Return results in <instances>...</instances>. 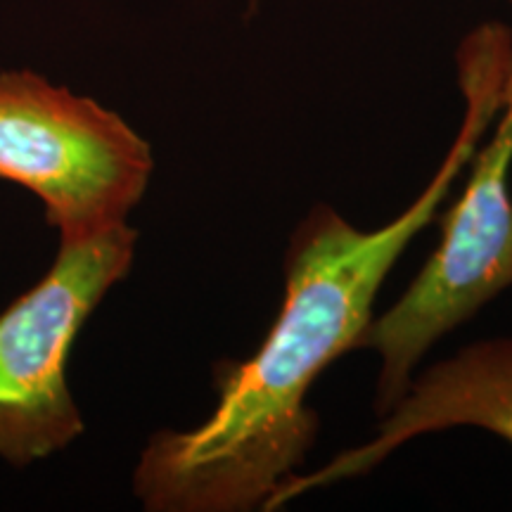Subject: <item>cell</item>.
Here are the masks:
<instances>
[{
    "mask_svg": "<svg viewBox=\"0 0 512 512\" xmlns=\"http://www.w3.org/2000/svg\"><path fill=\"white\" fill-rule=\"evenodd\" d=\"M460 197L441 216V240L408 290L373 316L356 351L380 361L377 418L389 411L439 339L512 287V64L505 102L472 157Z\"/></svg>",
    "mask_w": 512,
    "mask_h": 512,
    "instance_id": "obj_2",
    "label": "cell"
},
{
    "mask_svg": "<svg viewBox=\"0 0 512 512\" xmlns=\"http://www.w3.org/2000/svg\"><path fill=\"white\" fill-rule=\"evenodd\" d=\"M136 242L128 223L62 238L46 278L0 313V456L10 463L27 465L83 432L67 358L86 318L131 271Z\"/></svg>",
    "mask_w": 512,
    "mask_h": 512,
    "instance_id": "obj_4",
    "label": "cell"
},
{
    "mask_svg": "<svg viewBox=\"0 0 512 512\" xmlns=\"http://www.w3.org/2000/svg\"><path fill=\"white\" fill-rule=\"evenodd\" d=\"M453 427L491 432L512 446V337L479 339L430 368L415 370L401 399L380 415L373 437L344 448L316 470L292 475L268 498L264 512L368 475L413 439Z\"/></svg>",
    "mask_w": 512,
    "mask_h": 512,
    "instance_id": "obj_5",
    "label": "cell"
},
{
    "mask_svg": "<svg viewBox=\"0 0 512 512\" xmlns=\"http://www.w3.org/2000/svg\"><path fill=\"white\" fill-rule=\"evenodd\" d=\"M512 34L484 24L458 50L465 114L425 190L375 230L330 204H313L287 240L285 292L261 347L216 366V406L192 430H162L136 467V494L157 512H264L278 486L302 472L318 439L309 392L339 356L356 351L399 256L437 219L456 178L505 102Z\"/></svg>",
    "mask_w": 512,
    "mask_h": 512,
    "instance_id": "obj_1",
    "label": "cell"
},
{
    "mask_svg": "<svg viewBox=\"0 0 512 512\" xmlns=\"http://www.w3.org/2000/svg\"><path fill=\"white\" fill-rule=\"evenodd\" d=\"M152 169L150 145L117 112L31 72L0 74V178L36 192L60 238L126 223Z\"/></svg>",
    "mask_w": 512,
    "mask_h": 512,
    "instance_id": "obj_3",
    "label": "cell"
},
{
    "mask_svg": "<svg viewBox=\"0 0 512 512\" xmlns=\"http://www.w3.org/2000/svg\"><path fill=\"white\" fill-rule=\"evenodd\" d=\"M254 5H256V0H252V8H254Z\"/></svg>",
    "mask_w": 512,
    "mask_h": 512,
    "instance_id": "obj_6",
    "label": "cell"
},
{
    "mask_svg": "<svg viewBox=\"0 0 512 512\" xmlns=\"http://www.w3.org/2000/svg\"><path fill=\"white\" fill-rule=\"evenodd\" d=\"M508 3H510V5H512V0H508Z\"/></svg>",
    "mask_w": 512,
    "mask_h": 512,
    "instance_id": "obj_7",
    "label": "cell"
}]
</instances>
